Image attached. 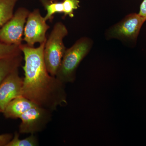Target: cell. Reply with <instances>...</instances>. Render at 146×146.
<instances>
[{
    "label": "cell",
    "mask_w": 146,
    "mask_h": 146,
    "mask_svg": "<svg viewBox=\"0 0 146 146\" xmlns=\"http://www.w3.org/2000/svg\"><path fill=\"white\" fill-rule=\"evenodd\" d=\"M45 43L35 48L22 44L25 74L22 96L53 112L67 104L65 84L47 70L44 57Z\"/></svg>",
    "instance_id": "obj_1"
},
{
    "label": "cell",
    "mask_w": 146,
    "mask_h": 146,
    "mask_svg": "<svg viewBox=\"0 0 146 146\" xmlns=\"http://www.w3.org/2000/svg\"><path fill=\"white\" fill-rule=\"evenodd\" d=\"M92 42L87 37H82L72 46L66 49L56 77L64 84L74 82L76 71L82 60L91 49Z\"/></svg>",
    "instance_id": "obj_2"
},
{
    "label": "cell",
    "mask_w": 146,
    "mask_h": 146,
    "mask_svg": "<svg viewBox=\"0 0 146 146\" xmlns=\"http://www.w3.org/2000/svg\"><path fill=\"white\" fill-rule=\"evenodd\" d=\"M68 34L65 25L62 22H57L45 42L44 60L47 70L51 75L55 76L60 66L66 50L63 39Z\"/></svg>",
    "instance_id": "obj_3"
},
{
    "label": "cell",
    "mask_w": 146,
    "mask_h": 146,
    "mask_svg": "<svg viewBox=\"0 0 146 146\" xmlns=\"http://www.w3.org/2000/svg\"><path fill=\"white\" fill-rule=\"evenodd\" d=\"M30 11L25 7H20L0 29V41L9 45L20 46L27 18Z\"/></svg>",
    "instance_id": "obj_4"
},
{
    "label": "cell",
    "mask_w": 146,
    "mask_h": 146,
    "mask_svg": "<svg viewBox=\"0 0 146 146\" xmlns=\"http://www.w3.org/2000/svg\"><path fill=\"white\" fill-rule=\"evenodd\" d=\"M146 21V18L139 13H131L110 27L108 31L107 36L123 42L136 41Z\"/></svg>",
    "instance_id": "obj_5"
},
{
    "label": "cell",
    "mask_w": 146,
    "mask_h": 146,
    "mask_svg": "<svg viewBox=\"0 0 146 146\" xmlns=\"http://www.w3.org/2000/svg\"><path fill=\"white\" fill-rule=\"evenodd\" d=\"M52 112L37 106L32 108L20 117L19 133L31 134L42 132L51 121Z\"/></svg>",
    "instance_id": "obj_6"
},
{
    "label": "cell",
    "mask_w": 146,
    "mask_h": 146,
    "mask_svg": "<svg viewBox=\"0 0 146 146\" xmlns=\"http://www.w3.org/2000/svg\"><path fill=\"white\" fill-rule=\"evenodd\" d=\"M50 27L46 21L41 15L38 9L30 12L27 18L24 32L23 41L26 44L31 47H34L36 43L39 44L46 41L47 31Z\"/></svg>",
    "instance_id": "obj_7"
},
{
    "label": "cell",
    "mask_w": 146,
    "mask_h": 146,
    "mask_svg": "<svg viewBox=\"0 0 146 146\" xmlns=\"http://www.w3.org/2000/svg\"><path fill=\"white\" fill-rule=\"evenodd\" d=\"M23 78L20 76L19 69L7 76L0 84V108L2 112L12 100L22 96Z\"/></svg>",
    "instance_id": "obj_8"
},
{
    "label": "cell",
    "mask_w": 146,
    "mask_h": 146,
    "mask_svg": "<svg viewBox=\"0 0 146 146\" xmlns=\"http://www.w3.org/2000/svg\"><path fill=\"white\" fill-rule=\"evenodd\" d=\"M36 106L31 101L21 96L11 101L2 113L7 119H20L25 112Z\"/></svg>",
    "instance_id": "obj_9"
},
{
    "label": "cell",
    "mask_w": 146,
    "mask_h": 146,
    "mask_svg": "<svg viewBox=\"0 0 146 146\" xmlns=\"http://www.w3.org/2000/svg\"><path fill=\"white\" fill-rule=\"evenodd\" d=\"M23 57L22 53L0 59V84L8 75L19 69Z\"/></svg>",
    "instance_id": "obj_10"
},
{
    "label": "cell",
    "mask_w": 146,
    "mask_h": 146,
    "mask_svg": "<svg viewBox=\"0 0 146 146\" xmlns=\"http://www.w3.org/2000/svg\"><path fill=\"white\" fill-rule=\"evenodd\" d=\"M18 0H0V29L12 17Z\"/></svg>",
    "instance_id": "obj_11"
},
{
    "label": "cell",
    "mask_w": 146,
    "mask_h": 146,
    "mask_svg": "<svg viewBox=\"0 0 146 146\" xmlns=\"http://www.w3.org/2000/svg\"><path fill=\"white\" fill-rule=\"evenodd\" d=\"M47 11L44 16L46 21H52L54 15L56 13H63V3L56 0H40Z\"/></svg>",
    "instance_id": "obj_12"
},
{
    "label": "cell",
    "mask_w": 146,
    "mask_h": 146,
    "mask_svg": "<svg viewBox=\"0 0 146 146\" xmlns=\"http://www.w3.org/2000/svg\"><path fill=\"white\" fill-rule=\"evenodd\" d=\"M39 145V141L35 134H31L28 137L24 139L20 138V135L16 131L13 138L6 146H37Z\"/></svg>",
    "instance_id": "obj_13"
},
{
    "label": "cell",
    "mask_w": 146,
    "mask_h": 146,
    "mask_svg": "<svg viewBox=\"0 0 146 146\" xmlns=\"http://www.w3.org/2000/svg\"><path fill=\"white\" fill-rule=\"evenodd\" d=\"M20 46L9 45L0 41V59L22 53Z\"/></svg>",
    "instance_id": "obj_14"
},
{
    "label": "cell",
    "mask_w": 146,
    "mask_h": 146,
    "mask_svg": "<svg viewBox=\"0 0 146 146\" xmlns=\"http://www.w3.org/2000/svg\"><path fill=\"white\" fill-rule=\"evenodd\" d=\"M62 3L64 17L67 16L70 18L74 17V11L79 7V0H63Z\"/></svg>",
    "instance_id": "obj_15"
},
{
    "label": "cell",
    "mask_w": 146,
    "mask_h": 146,
    "mask_svg": "<svg viewBox=\"0 0 146 146\" xmlns=\"http://www.w3.org/2000/svg\"><path fill=\"white\" fill-rule=\"evenodd\" d=\"M13 136L11 133H5L0 135V146H6L13 138Z\"/></svg>",
    "instance_id": "obj_16"
},
{
    "label": "cell",
    "mask_w": 146,
    "mask_h": 146,
    "mask_svg": "<svg viewBox=\"0 0 146 146\" xmlns=\"http://www.w3.org/2000/svg\"><path fill=\"white\" fill-rule=\"evenodd\" d=\"M141 16L146 18V0H143L140 6L139 13Z\"/></svg>",
    "instance_id": "obj_17"
},
{
    "label": "cell",
    "mask_w": 146,
    "mask_h": 146,
    "mask_svg": "<svg viewBox=\"0 0 146 146\" xmlns=\"http://www.w3.org/2000/svg\"><path fill=\"white\" fill-rule=\"evenodd\" d=\"M1 112H2L1 110V108H0V113Z\"/></svg>",
    "instance_id": "obj_18"
}]
</instances>
